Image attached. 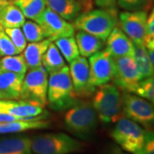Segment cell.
I'll list each match as a JSON object with an SVG mask.
<instances>
[{
	"mask_svg": "<svg viewBox=\"0 0 154 154\" xmlns=\"http://www.w3.org/2000/svg\"><path fill=\"white\" fill-rule=\"evenodd\" d=\"M110 136L119 147L129 153L136 154L143 146L145 130L137 122L126 116L115 122Z\"/></svg>",
	"mask_w": 154,
	"mask_h": 154,
	"instance_id": "cell-6",
	"label": "cell"
},
{
	"mask_svg": "<svg viewBox=\"0 0 154 154\" xmlns=\"http://www.w3.org/2000/svg\"><path fill=\"white\" fill-rule=\"evenodd\" d=\"M0 70L13 72L21 75H25L28 71V66L22 54L6 56L0 59Z\"/></svg>",
	"mask_w": 154,
	"mask_h": 154,
	"instance_id": "cell-27",
	"label": "cell"
},
{
	"mask_svg": "<svg viewBox=\"0 0 154 154\" xmlns=\"http://www.w3.org/2000/svg\"><path fill=\"white\" fill-rule=\"evenodd\" d=\"M14 0H0V3H5V2H13Z\"/></svg>",
	"mask_w": 154,
	"mask_h": 154,
	"instance_id": "cell-40",
	"label": "cell"
},
{
	"mask_svg": "<svg viewBox=\"0 0 154 154\" xmlns=\"http://www.w3.org/2000/svg\"><path fill=\"white\" fill-rule=\"evenodd\" d=\"M123 115L146 128L154 126V105L139 95L131 93L122 94Z\"/></svg>",
	"mask_w": 154,
	"mask_h": 154,
	"instance_id": "cell-9",
	"label": "cell"
},
{
	"mask_svg": "<svg viewBox=\"0 0 154 154\" xmlns=\"http://www.w3.org/2000/svg\"><path fill=\"white\" fill-rule=\"evenodd\" d=\"M103 154H130L128 152H125L121 147L116 145H111L105 150Z\"/></svg>",
	"mask_w": 154,
	"mask_h": 154,
	"instance_id": "cell-37",
	"label": "cell"
},
{
	"mask_svg": "<svg viewBox=\"0 0 154 154\" xmlns=\"http://www.w3.org/2000/svg\"><path fill=\"white\" fill-rule=\"evenodd\" d=\"M136 154H154L153 130H145L143 146Z\"/></svg>",
	"mask_w": 154,
	"mask_h": 154,
	"instance_id": "cell-33",
	"label": "cell"
},
{
	"mask_svg": "<svg viewBox=\"0 0 154 154\" xmlns=\"http://www.w3.org/2000/svg\"><path fill=\"white\" fill-rule=\"evenodd\" d=\"M94 94L92 104L100 121L110 123L123 116L121 92L114 84L100 86Z\"/></svg>",
	"mask_w": 154,
	"mask_h": 154,
	"instance_id": "cell-4",
	"label": "cell"
},
{
	"mask_svg": "<svg viewBox=\"0 0 154 154\" xmlns=\"http://www.w3.org/2000/svg\"><path fill=\"white\" fill-rule=\"evenodd\" d=\"M77 46L80 55L84 57H89L96 52L102 50L104 46V41L90 33L80 31L75 34Z\"/></svg>",
	"mask_w": 154,
	"mask_h": 154,
	"instance_id": "cell-22",
	"label": "cell"
},
{
	"mask_svg": "<svg viewBox=\"0 0 154 154\" xmlns=\"http://www.w3.org/2000/svg\"><path fill=\"white\" fill-rule=\"evenodd\" d=\"M118 5L126 11H148L153 0H116Z\"/></svg>",
	"mask_w": 154,
	"mask_h": 154,
	"instance_id": "cell-32",
	"label": "cell"
},
{
	"mask_svg": "<svg viewBox=\"0 0 154 154\" xmlns=\"http://www.w3.org/2000/svg\"><path fill=\"white\" fill-rule=\"evenodd\" d=\"M24 75L0 70V99H20Z\"/></svg>",
	"mask_w": 154,
	"mask_h": 154,
	"instance_id": "cell-16",
	"label": "cell"
},
{
	"mask_svg": "<svg viewBox=\"0 0 154 154\" xmlns=\"http://www.w3.org/2000/svg\"><path fill=\"white\" fill-rule=\"evenodd\" d=\"M82 6L83 12L91 11L93 6V0H77Z\"/></svg>",
	"mask_w": 154,
	"mask_h": 154,
	"instance_id": "cell-39",
	"label": "cell"
},
{
	"mask_svg": "<svg viewBox=\"0 0 154 154\" xmlns=\"http://www.w3.org/2000/svg\"><path fill=\"white\" fill-rule=\"evenodd\" d=\"M114 70L112 81L114 85L125 93L134 94L141 81L134 57H113Z\"/></svg>",
	"mask_w": 154,
	"mask_h": 154,
	"instance_id": "cell-8",
	"label": "cell"
},
{
	"mask_svg": "<svg viewBox=\"0 0 154 154\" xmlns=\"http://www.w3.org/2000/svg\"><path fill=\"white\" fill-rule=\"evenodd\" d=\"M134 94L147 99L154 105V75L141 80Z\"/></svg>",
	"mask_w": 154,
	"mask_h": 154,
	"instance_id": "cell-29",
	"label": "cell"
},
{
	"mask_svg": "<svg viewBox=\"0 0 154 154\" xmlns=\"http://www.w3.org/2000/svg\"><path fill=\"white\" fill-rule=\"evenodd\" d=\"M13 3L21 10L24 17L35 22L46 9L45 0H14Z\"/></svg>",
	"mask_w": 154,
	"mask_h": 154,
	"instance_id": "cell-25",
	"label": "cell"
},
{
	"mask_svg": "<svg viewBox=\"0 0 154 154\" xmlns=\"http://www.w3.org/2000/svg\"><path fill=\"white\" fill-rule=\"evenodd\" d=\"M90 79L94 88H99L112 80L114 70L113 57L106 49L100 50L88 59Z\"/></svg>",
	"mask_w": 154,
	"mask_h": 154,
	"instance_id": "cell-12",
	"label": "cell"
},
{
	"mask_svg": "<svg viewBox=\"0 0 154 154\" xmlns=\"http://www.w3.org/2000/svg\"><path fill=\"white\" fill-rule=\"evenodd\" d=\"M145 47L147 51L149 57L154 67V37H146L145 40Z\"/></svg>",
	"mask_w": 154,
	"mask_h": 154,
	"instance_id": "cell-34",
	"label": "cell"
},
{
	"mask_svg": "<svg viewBox=\"0 0 154 154\" xmlns=\"http://www.w3.org/2000/svg\"><path fill=\"white\" fill-rule=\"evenodd\" d=\"M48 78V73L42 65L30 69L23 78L20 99L33 101L45 106L47 104Z\"/></svg>",
	"mask_w": 154,
	"mask_h": 154,
	"instance_id": "cell-7",
	"label": "cell"
},
{
	"mask_svg": "<svg viewBox=\"0 0 154 154\" xmlns=\"http://www.w3.org/2000/svg\"><path fill=\"white\" fill-rule=\"evenodd\" d=\"M4 29L6 34L11 38L12 43L16 46L18 53H22V51L28 45V41L25 38L22 29H20V28H6Z\"/></svg>",
	"mask_w": 154,
	"mask_h": 154,
	"instance_id": "cell-30",
	"label": "cell"
},
{
	"mask_svg": "<svg viewBox=\"0 0 154 154\" xmlns=\"http://www.w3.org/2000/svg\"><path fill=\"white\" fill-rule=\"evenodd\" d=\"M17 120H22L20 118H17L16 116L9 115V114H5V113H2L0 112V123L3 122H14L17 121ZM24 120V119H23Z\"/></svg>",
	"mask_w": 154,
	"mask_h": 154,
	"instance_id": "cell-38",
	"label": "cell"
},
{
	"mask_svg": "<svg viewBox=\"0 0 154 154\" xmlns=\"http://www.w3.org/2000/svg\"><path fill=\"white\" fill-rule=\"evenodd\" d=\"M134 58L137 65L141 80L154 75V67L145 45L134 44Z\"/></svg>",
	"mask_w": 154,
	"mask_h": 154,
	"instance_id": "cell-24",
	"label": "cell"
},
{
	"mask_svg": "<svg viewBox=\"0 0 154 154\" xmlns=\"http://www.w3.org/2000/svg\"><path fill=\"white\" fill-rule=\"evenodd\" d=\"M42 66L45 69L48 75L62 69L65 64V60L58 48L53 42H51L42 58Z\"/></svg>",
	"mask_w": 154,
	"mask_h": 154,
	"instance_id": "cell-23",
	"label": "cell"
},
{
	"mask_svg": "<svg viewBox=\"0 0 154 154\" xmlns=\"http://www.w3.org/2000/svg\"><path fill=\"white\" fill-rule=\"evenodd\" d=\"M74 91L77 98H88L96 91V88L91 83L89 64L87 57H78L69 63Z\"/></svg>",
	"mask_w": 154,
	"mask_h": 154,
	"instance_id": "cell-14",
	"label": "cell"
},
{
	"mask_svg": "<svg viewBox=\"0 0 154 154\" xmlns=\"http://www.w3.org/2000/svg\"><path fill=\"white\" fill-rule=\"evenodd\" d=\"M19 54L16 46L6 34L4 28L0 25V57Z\"/></svg>",
	"mask_w": 154,
	"mask_h": 154,
	"instance_id": "cell-31",
	"label": "cell"
},
{
	"mask_svg": "<svg viewBox=\"0 0 154 154\" xmlns=\"http://www.w3.org/2000/svg\"><path fill=\"white\" fill-rule=\"evenodd\" d=\"M63 122L68 131L86 140L95 132L98 126V116L91 101H83L67 110Z\"/></svg>",
	"mask_w": 154,
	"mask_h": 154,
	"instance_id": "cell-3",
	"label": "cell"
},
{
	"mask_svg": "<svg viewBox=\"0 0 154 154\" xmlns=\"http://www.w3.org/2000/svg\"><path fill=\"white\" fill-rule=\"evenodd\" d=\"M26 17L13 2L0 3V25L4 28H21Z\"/></svg>",
	"mask_w": 154,
	"mask_h": 154,
	"instance_id": "cell-20",
	"label": "cell"
},
{
	"mask_svg": "<svg viewBox=\"0 0 154 154\" xmlns=\"http://www.w3.org/2000/svg\"><path fill=\"white\" fill-rule=\"evenodd\" d=\"M51 126V122L45 119L35 118V119H24L17 120L9 122L0 123V134H14L34 130V129H45Z\"/></svg>",
	"mask_w": 154,
	"mask_h": 154,
	"instance_id": "cell-19",
	"label": "cell"
},
{
	"mask_svg": "<svg viewBox=\"0 0 154 154\" xmlns=\"http://www.w3.org/2000/svg\"><path fill=\"white\" fill-rule=\"evenodd\" d=\"M36 22L42 28L45 38L54 42L57 38L74 36L75 28L70 22L46 8L39 16Z\"/></svg>",
	"mask_w": 154,
	"mask_h": 154,
	"instance_id": "cell-11",
	"label": "cell"
},
{
	"mask_svg": "<svg viewBox=\"0 0 154 154\" xmlns=\"http://www.w3.org/2000/svg\"><path fill=\"white\" fill-rule=\"evenodd\" d=\"M0 112L16 116L20 119H46L48 113L44 106L38 103L28 100L0 99Z\"/></svg>",
	"mask_w": 154,
	"mask_h": 154,
	"instance_id": "cell-13",
	"label": "cell"
},
{
	"mask_svg": "<svg viewBox=\"0 0 154 154\" xmlns=\"http://www.w3.org/2000/svg\"><path fill=\"white\" fill-rule=\"evenodd\" d=\"M96 5L99 8L103 9H109V8H116V0H94Z\"/></svg>",
	"mask_w": 154,
	"mask_h": 154,
	"instance_id": "cell-36",
	"label": "cell"
},
{
	"mask_svg": "<svg viewBox=\"0 0 154 154\" xmlns=\"http://www.w3.org/2000/svg\"><path fill=\"white\" fill-rule=\"evenodd\" d=\"M78 102L69 68L66 65L60 70L50 74L47 89V103L50 107L57 111L66 110Z\"/></svg>",
	"mask_w": 154,
	"mask_h": 154,
	"instance_id": "cell-2",
	"label": "cell"
},
{
	"mask_svg": "<svg viewBox=\"0 0 154 154\" xmlns=\"http://www.w3.org/2000/svg\"><path fill=\"white\" fill-rule=\"evenodd\" d=\"M82 142L63 133H45L31 139L33 154H71L81 152Z\"/></svg>",
	"mask_w": 154,
	"mask_h": 154,
	"instance_id": "cell-5",
	"label": "cell"
},
{
	"mask_svg": "<svg viewBox=\"0 0 154 154\" xmlns=\"http://www.w3.org/2000/svg\"><path fill=\"white\" fill-rule=\"evenodd\" d=\"M106 48L113 57H134V43L120 27L116 26L106 38Z\"/></svg>",
	"mask_w": 154,
	"mask_h": 154,
	"instance_id": "cell-15",
	"label": "cell"
},
{
	"mask_svg": "<svg viewBox=\"0 0 154 154\" xmlns=\"http://www.w3.org/2000/svg\"><path fill=\"white\" fill-rule=\"evenodd\" d=\"M147 12L145 11H126L119 14L120 28L134 45H145L147 34Z\"/></svg>",
	"mask_w": 154,
	"mask_h": 154,
	"instance_id": "cell-10",
	"label": "cell"
},
{
	"mask_svg": "<svg viewBox=\"0 0 154 154\" xmlns=\"http://www.w3.org/2000/svg\"><path fill=\"white\" fill-rule=\"evenodd\" d=\"M0 154H33L31 138L25 134L0 136Z\"/></svg>",
	"mask_w": 154,
	"mask_h": 154,
	"instance_id": "cell-17",
	"label": "cell"
},
{
	"mask_svg": "<svg viewBox=\"0 0 154 154\" xmlns=\"http://www.w3.org/2000/svg\"><path fill=\"white\" fill-rule=\"evenodd\" d=\"M146 37H154V6L147 17V34Z\"/></svg>",
	"mask_w": 154,
	"mask_h": 154,
	"instance_id": "cell-35",
	"label": "cell"
},
{
	"mask_svg": "<svg viewBox=\"0 0 154 154\" xmlns=\"http://www.w3.org/2000/svg\"><path fill=\"white\" fill-rule=\"evenodd\" d=\"M54 44L58 48L62 56L69 63L80 56L76 40L74 36L63 37L54 41Z\"/></svg>",
	"mask_w": 154,
	"mask_h": 154,
	"instance_id": "cell-26",
	"label": "cell"
},
{
	"mask_svg": "<svg viewBox=\"0 0 154 154\" xmlns=\"http://www.w3.org/2000/svg\"><path fill=\"white\" fill-rule=\"evenodd\" d=\"M117 24L118 13L116 8H101L83 12L73 23L75 29L96 36L104 42Z\"/></svg>",
	"mask_w": 154,
	"mask_h": 154,
	"instance_id": "cell-1",
	"label": "cell"
},
{
	"mask_svg": "<svg viewBox=\"0 0 154 154\" xmlns=\"http://www.w3.org/2000/svg\"><path fill=\"white\" fill-rule=\"evenodd\" d=\"M22 32L28 42H38L45 38L42 28L37 22L33 21H26L22 26Z\"/></svg>",
	"mask_w": 154,
	"mask_h": 154,
	"instance_id": "cell-28",
	"label": "cell"
},
{
	"mask_svg": "<svg viewBox=\"0 0 154 154\" xmlns=\"http://www.w3.org/2000/svg\"><path fill=\"white\" fill-rule=\"evenodd\" d=\"M51 40L45 38L38 42H33L27 45L26 48L22 51V55L26 62L28 69H33L42 65V58L45 52L48 48Z\"/></svg>",
	"mask_w": 154,
	"mask_h": 154,
	"instance_id": "cell-21",
	"label": "cell"
},
{
	"mask_svg": "<svg viewBox=\"0 0 154 154\" xmlns=\"http://www.w3.org/2000/svg\"><path fill=\"white\" fill-rule=\"evenodd\" d=\"M46 7L63 17L68 22L75 19L83 13L82 5L77 0H45Z\"/></svg>",
	"mask_w": 154,
	"mask_h": 154,
	"instance_id": "cell-18",
	"label": "cell"
}]
</instances>
